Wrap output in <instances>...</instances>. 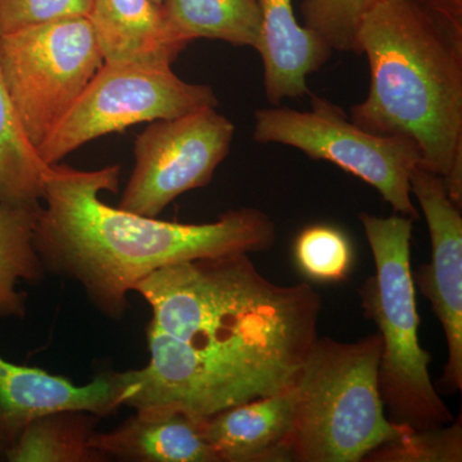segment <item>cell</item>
Wrapping results in <instances>:
<instances>
[{
    "label": "cell",
    "mask_w": 462,
    "mask_h": 462,
    "mask_svg": "<svg viewBox=\"0 0 462 462\" xmlns=\"http://www.w3.org/2000/svg\"><path fill=\"white\" fill-rule=\"evenodd\" d=\"M152 309L149 363L126 407L194 419L291 391L319 338L321 297L279 285L247 254L169 264L134 288Z\"/></svg>",
    "instance_id": "1"
},
{
    "label": "cell",
    "mask_w": 462,
    "mask_h": 462,
    "mask_svg": "<svg viewBox=\"0 0 462 462\" xmlns=\"http://www.w3.org/2000/svg\"><path fill=\"white\" fill-rule=\"evenodd\" d=\"M120 172V165L93 171L51 165L33 231L45 273L78 282L111 320H123L130 291L162 267L275 245V223L252 207L229 209L214 223L182 224L108 206L99 194L117 191Z\"/></svg>",
    "instance_id": "2"
},
{
    "label": "cell",
    "mask_w": 462,
    "mask_h": 462,
    "mask_svg": "<svg viewBox=\"0 0 462 462\" xmlns=\"http://www.w3.org/2000/svg\"><path fill=\"white\" fill-rule=\"evenodd\" d=\"M356 54L369 60L370 90L349 118L412 139L461 207L462 0H382L361 20Z\"/></svg>",
    "instance_id": "3"
},
{
    "label": "cell",
    "mask_w": 462,
    "mask_h": 462,
    "mask_svg": "<svg viewBox=\"0 0 462 462\" xmlns=\"http://www.w3.org/2000/svg\"><path fill=\"white\" fill-rule=\"evenodd\" d=\"M382 337L318 338L291 388L288 461L360 462L410 430L385 415L379 389Z\"/></svg>",
    "instance_id": "4"
},
{
    "label": "cell",
    "mask_w": 462,
    "mask_h": 462,
    "mask_svg": "<svg viewBox=\"0 0 462 462\" xmlns=\"http://www.w3.org/2000/svg\"><path fill=\"white\" fill-rule=\"evenodd\" d=\"M375 263V273L360 291L367 318L382 337L379 389L389 420L424 430L455 420L430 379V354L419 340L410 245L412 218L400 214L360 215Z\"/></svg>",
    "instance_id": "5"
},
{
    "label": "cell",
    "mask_w": 462,
    "mask_h": 462,
    "mask_svg": "<svg viewBox=\"0 0 462 462\" xmlns=\"http://www.w3.org/2000/svg\"><path fill=\"white\" fill-rule=\"evenodd\" d=\"M105 63L89 17H69L0 36V72L39 149Z\"/></svg>",
    "instance_id": "6"
},
{
    "label": "cell",
    "mask_w": 462,
    "mask_h": 462,
    "mask_svg": "<svg viewBox=\"0 0 462 462\" xmlns=\"http://www.w3.org/2000/svg\"><path fill=\"white\" fill-rule=\"evenodd\" d=\"M254 141L300 149L312 160L329 161L372 185L396 214L418 220L410 176L421 152L406 136H382L356 125L330 100L311 97L310 111L281 106L254 114Z\"/></svg>",
    "instance_id": "7"
},
{
    "label": "cell",
    "mask_w": 462,
    "mask_h": 462,
    "mask_svg": "<svg viewBox=\"0 0 462 462\" xmlns=\"http://www.w3.org/2000/svg\"><path fill=\"white\" fill-rule=\"evenodd\" d=\"M217 105L211 87L187 83L171 67L105 62L38 153L48 166L56 165L100 136Z\"/></svg>",
    "instance_id": "8"
},
{
    "label": "cell",
    "mask_w": 462,
    "mask_h": 462,
    "mask_svg": "<svg viewBox=\"0 0 462 462\" xmlns=\"http://www.w3.org/2000/svg\"><path fill=\"white\" fill-rule=\"evenodd\" d=\"M234 134V124L216 108L149 123L134 143L135 166L118 208L157 217L181 194L206 187Z\"/></svg>",
    "instance_id": "9"
},
{
    "label": "cell",
    "mask_w": 462,
    "mask_h": 462,
    "mask_svg": "<svg viewBox=\"0 0 462 462\" xmlns=\"http://www.w3.org/2000/svg\"><path fill=\"white\" fill-rule=\"evenodd\" d=\"M410 189L427 220L431 242L430 264H422L413 282L430 300L445 331L447 363L442 387L462 389V216L442 176L419 163L410 176Z\"/></svg>",
    "instance_id": "10"
},
{
    "label": "cell",
    "mask_w": 462,
    "mask_h": 462,
    "mask_svg": "<svg viewBox=\"0 0 462 462\" xmlns=\"http://www.w3.org/2000/svg\"><path fill=\"white\" fill-rule=\"evenodd\" d=\"M133 392V370L100 373L88 384L78 385L39 367L9 363L0 355V462L7 461L18 438L39 416L72 409L109 418Z\"/></svg>",
    "instance_id": "11"
},
{
    "label": "cell",
    "mask_w": 462,
    "mask_h": 462,
    "mask_svg": "<svg viewBox=\"0 0 462 462\" xmlns=\"http://www.w3.org/2000/svg\"><path fill=\"white\" fill-rule=\"evenodd\" d=\"M263 16L260 53L270 105L309 94L307 78L329 60L333 51L298 23L291 0H257Z\"/></svg>",
    "instance_id": "12"
},
{
    "label": "cell",
    "mask_w": 462,
    "mask_h": 462,
    "mask_svg": "<svg viewBox=\"0 0 462 462\" xmlns=\"http://www.w3.org/2000/svg\"><path fill=\"white\" fill-rule=\"evenodd\" d=\"M89 18L105 62L171 67L190 44L153 0H91Z\"/></svg>",
    "instance_id": "13"
},
{
    "label": "cell",
    "mask_w": 462,
    "mask_h": 462,
    "mask_svg": "<svg viewBox=\"0 0 462 462\" xmlns=\"http://www.w3.org/2000/svg\"><path fill=\"white\" fill-rule=\"evenodd\" d=\"M202 422L179 411L139 409L115 430L96 431L91 446L108 461L217 462L203 436Z\"/></svg>",
    "instance_id": "14"
},
{
    "label": "cell",
    "mask_w": 462,
    "mask_h": 462,
    "mask_svg": "<svg viewBox=\"0 0 462 462\" xmlns=\"http://www.w3.org/2000/svg\"><path fill=\"white\" fill-rule=\"evenodd\" d=\"M293 416L291 391L256 398L203 419V436L217 462L288 461L285 439Z\"/></svg>",
    "instance_id": "15"
},
{
    "label": "cell",
    "mask_w": 462,
    "mask_h": 462,
    "mask_svg": "<svg viewBox=\"0 0 462 462\" xmlns=\"http://www.w3.org/2000/svg\"><path fill=\"white\" fill-rule=\"evenodd\" d=\"M163 14L188 42L214 39L257 50L263 16L257 0H165Z\"/></svg>",
    "instance_id": "16"
},
{
    "label": "cell",
    "mask_w": 462,
    "mask_h": 462,
    "mask_svg": "<svg viewBox=\"0 0 462 462\" xmlns=\"http://www.w3.org/2000/svg\"><path fill=\"white\" fill-rule=\"evenodd\" d=\"M41 208L0 203V318H25L27 297L17 284H39L47 273L33 245Z\"/></svg>",
    "instance_id": "17"
},
{
    "label": "cell",
    "mask_w": 462,
    "mask_h": 462,
    "mask_svg": "<svg viewBox=\"0 0 462 462\" xmlns=\"http://www.w3.org/2000/svg\"><path fill=\"white\" fill-rule=\"evenodd\" d=\"M100 418L85 410H58L27 425L9 451L8 462H105L91 446Z\"/></svg>",
    "instance_id": "18"
},
{
    "label": "cell",
    "mask_w": 462,
    "mask_h": 462,
    "mask_svg": "<svg viewBox=\"0 0 462 462\" xmlns=\"http://www.w3.org/2000/svg\"><path fill=\"white\" fill-rule=\"evenodd\" d=\"M48 169L23 129L0 72V203L42 206Z\"/></svg>",
    "instance_id": "19"
},
{
    "label": "cell",
    "mask_w": 462,
    "mask_h": 462,
    "mask_svg": "<svg viewBox=\"0 0 462 462\" xmlns=\"http://www.w3.org/2000/svg\"><path fill=\"white\" fill-rule=\"evenodd\" d=\"M294 257L307 278L322 282H343L352 266L351 243L337 227L314 225L298 236Z\"/></svg>",
    "instance_id": "20"
},
{
    "label": "cell",
    "mask_w": 462,
    "mask_h": 462,
    "mask_svg": "<svg viewBox=\"0 0 462 462\" xmlns=\"http://www.w3.org/2000/svg\"><path fill=\"white\" fill-rule=\"evenodd\" d=\"M370 462H461V416L434 430H407L365 457Z\"/></svg>",
    "instance_id": "21"
},
{
    "label": "cell",
    "mask_w": 462,
    "mask_h": 462,
    "mask_svg": "<svg viewBox=\"0 0 462 462\" xmlns=\"http://www.w3.org/2000/svg\"><path fill=\"white\" fill-rule=\"evenodd\" d=\"M382 0H302L303 26L331 51H354L356 33L367 12Z\"/></svg>",
    "instance_id": "22"
},
{
    "label": "cell",
    "mask_w": 462,
    "mask_h": 462,
    "mask_svg": "<svg viewBox=\"0 0 462 462\" xmlns=\"http://www.w3.org/2000/svg\"><path fill=\"white\" fill-rule=\"evenodd\" d=\"M90 11L91 0H0V36Z\"/></svg>",
    "instance_id": "23"
},
{
    "label": "cell",
    "mask_w": 462,
    "mask_h": 462,
    "mask_svg": "<svg viewBox=\"0 0 462 462\" xmlns=\"http://www.w3.org/2000/svg\"><path fill=\"white\" fill-rule=\"evenodd\" d=\"M154 3H157V5H162V3L165 2V0H153Z\"/></svg>",
    "instance_id": "24"
}]
</instances>
